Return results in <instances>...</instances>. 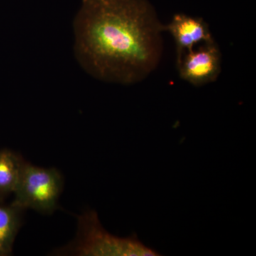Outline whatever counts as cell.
<instances>
[{
  "label": "cell",
  "mask_w": 256,
  "mask_h": 256,
  "mask_svg": "<svg viewBox=\"0 0 256 256\" xmlns=\"http://www.w3.org/2000/svg\"><path fill=\"white\" fill-rule=\"evenodd\" d=\"M73 26L76 58L98 80L137 84L161 60L163 24L148 0H82Z\"/></svg>",
  "instance_id": "1"
},
{
  "label": "cell",
  "mask_w": 256,
  "mask_h": 256,
  "mask_svg": "<svg viewBox=\"0 0 256 256\" xmlns=\"http://www.w3.org/2000/svg\"><path fill=\"white\" fill-rule=\"evenodd\" d=\"M56 255L82 256H156L154 249L146 246L132 235L120 238L112 235L101 225L97 213L88 210L78 218L75 240L55 250Z\"/></svg>",
  "instance_id": "2"
},
{
  "label": "cell",
  "mask_w": 256,
  "mask_h": 256,
  "mask_svg": "<svg viewBox=\"0 0 256 256\" xmlns=\"http://www.w3.org/2000/svg\"><path fill=\"white\" fill-rule=\"evenodd\" d=\"M64 178L56 168H44L26 162L14 192L12 204L23 210L52 214L58 208Z\"/></svg>",
  "instance_id": "3"
},
{
  "label": "cell",
  "mask_w": 256,
  "mask_h": 256,
  "mask_svg": "<svg viewBox=\"0 0 256 256\" xmlns=\"http://www.w3.org/2000/svg\"><path fill=\"white\" fill-rule=\"evenodd\" d=\"M222 53L214 40L186 52L176 66L184 80L200 87L217 80L222 72Z\"/></svg>",
  "instance_id": "4"
},
{
  "label": "cell",
  "mask_w": 256,
  "mask_h": 256,
  "mask_svg": "<svg viewBox=\"0 0 256 256\" xmlns=\"http://www.w3.org/2000/svg\"><path fill=\"white\" fill-rule=\"evenodd\" d=\"M163 31L169 32L176 44V64L186 52L203 43L214 41L208 24L203 18L176 14Z\"/></svg>",
  "instance_id": "5"
},
{
  "label": "cell",
  "mask_w": 256,
  "mask_h": 256,
  "mask_svg": "<svg viewBox=\"0 0 256 256\" xmlns=\"http://www.w3.org/2000/svg\"><path fill=\"white\" fill-rule=\"evenodd\" d=\"M26 163L22 156L15 152L8 149L0 150V203L14 193Z\"/></svg>",
  "instance_id": "6"
},
{
  "label": "cell",
  "mask_w": 256,
  "mask_h": 256,
  "mask_svg": "<svg viewBox=\"0 0 256 256\" xmlns=\"http://www.w3.org/2000/svg\"><path fill=\"white\" fill-rule=\"evenodd\" d=\"M24 212L12 204L4 206L0 203V256L12 254L15 238L22 225Z\"/></svg>",
  "instance_id": "7"
}]
</instances>
